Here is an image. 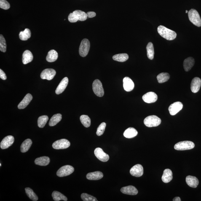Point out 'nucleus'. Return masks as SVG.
<instances>
[{
	"label": "nucleus",
	"mask_w": 201,
	"mask_h": 201,
	"mask_svg": "<svg viewBox=\"0 0 201 201\" xmlns=\"http://www.w3.org/2000/svg\"><path fill=\"white\" fill-rule=\"evenodd\" d=\"M123 193L130 195H135L138 193V190L135 187L132 186L123 187L121 189Z\"/></svg>",
	"instance_id": "nucleus-18"
},
{
	"label": "nucleus",
	"mask_w": 201,
	"mask_h": 201,
	"mask_svg": "<svg viewBox=\"0 0 201 201\" xmlns=\"http://www.w3.org/2000/svg\"><path fill=\"white\" fill-rule=\"evenodd\" d=\"M56 72L52 69H46L41 72L40 77L41 79L50 81L55 77Z\"/></svg>",
	"instance_id": "nucleus-10"
},
{
	"label": "nucleus",
	"mask_w": 201,
	"mask_h": 201,
	"mask_svg": "<svg viewBox=\"0 0 201 201\" xmlns=\"http://www.w3.org/2000/svg\"><path fill=\"white\" fill-rule=\"evenodd\" d=\"M32 144V141L29 139H26L22 143L21 146V151L22 153L27 152L30 149Z\"/></svg>",
	"instance_id": "nucleus-29"
},
{
	"label": "nucleus",
	"mask_w": 201,
	"mask_h": 201,
	"mask_svg": "<svg viewBox=\"0 0 201 201\" xmlns=\"http://www.w3.org/2000/svg\"><path fill=\"white\" fill-rule=\"evenodd\" d=\"M103 177V174L101 172L95 171L88 174L87 178L89 180H97L101 179Z\"/></svg>",
	"instance_id": "nucleus-26"
},
{
	"label": "nucleus",
	"mask_w": 201,
	"mask_h": 201,
	"mask_svg": "<svg viewBox=\"0 0 201 201\" xmlns=\"http://www.w3.org/2000/svg\"><path fill=\"white\" fill-rule=\"evenodd\" d=\"M62 116L60 114H57L54 115L51 118L49 121V125L50 126H53L58 123L61 120Z\"/></svg>",
	"instance_id": "nucleus-31"
},
{
	"label": "nucleus",
	"mask_w": 201,
	"mask_h": 201,
	"mask_svg": "<svg viewBox=\"0 0 201 201\" xmlns=\"http://www.w3.org/2000/svg\"><path fill=\"white\" fill-rule=\"evenodd\" d=\"M69 80L67 77H65L62 80L56 90V93L57 95L60 94L63 92L66 88L68 84Z\"/></svg>",
	"instance_id": "nucleus-19"
},
{
	"label": "nucleus",
	"mask_w": 201,
	"mask_h": 201,
	"mask_svg": "<svg viewBox=\"0 0 201 201\" xmlns=\"http://www.w3.org/2000/svg\"><path fill=\"white\" fill-rule=\"evenodd\" d=\"M31 36V32L28 28H25L24 31H21L19 34L20 39L22 41H26Z\"/></svg>",
	"instance_id": "nucleus-30"
},
{
	"label": "nucleus",
	"mask_w": 201,
	"mask_h": 201,
	"mask_svg": "<svg viewBox=\"0 0 201 201\" xmlns=\"http://www.w3.org/2000/svg\"><path fill=\"white\" fill-rule=\"evenodd\" d=\"M138 131L133 127H129L124 131V136L125 138L130 139L134 138L138 135Z\"/></svg>",
	"instance_id": "nucleus-27"
},
{
	"label": "nucleus",
	"mask_w": 201,
	"mask_h": 201,
	"mask_svg": "<svg viewBox=\"0 0 201 201\" xmlns=\"http://www.w3.org/2000/svg\"><path fill=\"white\" fill-rule=\"evenodd\" d=\"M49 120L47 116H42L39 118L38 120V125L40 128H43Z\"/></svg>",
	"instance_id": "nucleus-38"
},
{
	"label": "nucleus",
	"mask_w": 201,
	"mask_h": 201,
	"mask_svg": "<svg viewBox=\"0 0 201 201\" xmlns=\"http://www.w3.org/2000/svg\"><path fill=\"white\" fill-rule=\"evenodd\" d=\"M170 76L167 73H162L159 74L157 76L158 82L159 83H163L167 82L170 79Z\"/></svg>",
	"instance_id": "nucleus-35"
},
{
	"label": "nucleus",
	"mask_w": 201,
	"mask_h": 201,
	"mask_svg": "<svg viewBox=\"0 0 201 201\" xmlns=\"http://www.w3.org/2000/svg\"><path fill=\"white\" fill-rule=\"evenodd\" d=\"M130 173L132 176L136 177H140L143 174V168L140 164H137L132 167L130 170Z\"/></svg>",
	"instance_id": "nucleus-15"
},
{
	"label": "nucleus",
	"mask_w": 201,
	"mask_h": 201,
	"mask_svg": "<svg viewBox=\"0 0 201 201\" xmlns=\"http://www.w3.org/2000/svg\"><path fill=\"white\" fill-rule=\"evenodd\" d=\"M58 57V54L55 50H52L48 53L46 59L48 62H53L57 60Z\"/></svg>",
	"instance_id": "nucleus-28"
},
{
	"label": "nucleus",
	"mask_w": 201,
	"mask_h": 201,
	"mask_svg": "<svg viewBox=\"0 0 201 201\" xmlns=\"http://www.w3.org/2000/svg\"><path fill=\"white\" fill-rule=\"evenodd\" d=\"M52 196L53 200L55 201L63 200L65 201L68 200L66 196L63 195L61 193L57 191H54L52 194Z\"/></svg>",
	"instance_id": "nucleus-34"
},
{
	"label": "nucleus",
	"mask_w": 201,
	"mask_h": 201,
	"mask_svg": "<svg viewBox=\"0 0 201 201\" xmlns=\"http://www.w3.org/2000/svg\"><path fill=\"white\" fill-rule=\"evenodd\" d=\"M25 190L27 195L31 200L34 201H37L38 200L37 196L34 192L32 189H30V188L27 187L25 188Z\"/></svg>",
	"instance_id": "nucleus-36"
},
{
	"label": "nucleus",
	"mask_w": 201,
	"mask_h": 201,
	"mask_svg": "<svg viewBox=\"0 0 201 201\" xmlns=\"http://www.w3.org/2000/svg\"><path fill=\"white\" fill-rule=\"evenodd\" d=\"M71 143L68 140L61 139L57 140L53 143V148L55 149H63L69 147Z\"/></svg>",
	"instance_id": "nucleus-9"
},
{
	"label": "nucleus",
	"mask_w": 201,
	"mask_h": 201,
	"mask_svg": "<svg viewBox=\"0 0 201 201\" xmlns=\"http://www.w3.org/2000/svg\"><path fill=\"white\" fill-rule=\"evenodd\" d=\"M81 199L84 201H97L98 200L94 196L87 193H82L81 195Z\"/></svg>",
	"instance_id": "nucleus-40"
},
{
	"label": "nucleus",
	"mask_w": 201,
	"mask_h": 201,
	"mask_svg": "<svg viewBox=\"0 0 201 201\" xmlns=\"http://www.w3.org/2000/svg\"><path fill=\"white\" fill-rule=\"evenodd\" d=\"M173 201H181V199L180 197H175L173 199Z\"/></svg>",
	"instance_id": "nucleus-45"
},
{
	"label": "nucleus",
	"mask_w": 201,
	"mask_h": 201,
	"mask_svg": "<svg viewBox=\"0 0 201 201\" xmlns=\"http://www.w3.org/2000/svg\"><path fill=\"white\" fill-rule=\"evenodd\" d=\"M113 59L115 61L123 62L127 61L129 59V56L126 53L117 54L113 56Z\"/></svg>",
	"instance_id": "nucleus-33"
},
{
	"label": "nucleus",
	"mask_w": 201,
	"mask_h": 201,
	"mask_svg": "<svg viewBox=\"0 0 201 201\" xmlns=\"http://www.w3.org/2000/svg\"><path fill=\"white\" fill-rule=\"evenodd\" d=\"M33 59V54L30 51L26 50L24 52L22 57V63L24 65L30 63L32 61Z\"/></svg>",
	"instance_id": "nucleus-22"
},
{
	"label": "nucleus",
	"mask_w": 201,
	"mask_h": 201,
	"mask_svg": "<svg viewBox=\"0 0 201 201\" xmlns=\"http://www.w3.org/2000/svg\"><path fill=\"white\" fill-rule=\"evenodd\" d=\"M142 99L146 103H154L157 101L158 96L155 92H150L143 96Z\"/></svg>",
	"instance_id": "nucleus-14"
},
{
	"label": "nucleus",
	"mask_w": 201,
	"mask_h": 201,
	"mask_svg": "<svg viewBox=\"0 0 201 201\" xmlns=\"http://www.w3.org/2000/svg\"><path fill=\"white\" fill-rule=\"evenodd\" d=\"M87 13L81 10H77L73 11V13H70L68 18L69 21L71 23H74L79 20L80 21H84L87 18Z\"/></svg>",
	"instance_id": "nucleus-2"
},
{
	"label": "nucleus",
	"mask_w": 201,
	"mask_h": 201,
	"mask_svg": "<svg viewBox=\"0 0 201 201\" xmlns=\"http://www.w3.org/2000/svg\"><path fill=\"white\" fill-rule=\"evenodd\" d=\"M34 162L36 165L45 166L49 164L50 159L47 156H42L36 158L35 159Z\"/></svg>",
	"instance_id": "nucleus-25"
},
{
	"label": "nucleus",
	"mask_w": 201,
	"mask_h": 201,
	"mask_svg": "<svg viewBox=\"0 0 201 201\" xmlns=\"http://www.w3.org/2000/svg\"><path fill=\"white\" fill-rule=\"evenodd\" d=\"M147 53L148 58L150 60H152L154 58V45L152 43H148L146 46Z\"/></svg>",
	"instance_id": "nucleus-32"
},
{
	"label": "nucleus",
	"mask_w": 201,
	"mask_h": 201,
	"mask_svg": "<svg viewBox=\"0 0 201 201\" xmlns=\"http://www.w3.org/2000/svg\"><path fill=\"white\" fill-rule=\"evenodd\" d=\"M186 13H187L188 12V11H187V10H186Z\"/></svg>",
	"instance_id": "nucleus-46"
},
{
	"label": "nucleus",
	"mask_w": 201,
	"mask_h": 201,
	"mask_svg": "<svg viewBox=\"0 0 201 201\" xmlns=\"http://www.w3.org/2000/svg\"><path fill=\"white\" fill-rule=\"evenodd\" d=\"M92 89L95 94L98 97H102L104 92L101 82L98 79H96L92 84Z\"/></svg>",
	"instance_id": "nucleus-7"
},
{
	"label": "nucleus",
	"mask_w": 201,
	"mask_h": 201,
	"mask_svg": "<svg viewBox=\"0 0 201 201\" xmlns=\"http://www.w3.org/2000/svg\"><path fill=\"white\" fill-rule=\"evenodd\" d=\"M32 99L33 96L31 94H27L19 104L18 106V107L19 109H24L27 106Z\"/></svg>",
	"instance_id": "nucleus-20"
},
{
	"label": "nucleus",
	"mask_w": 201,
	"mask_h": 201,
	"mask_svg": "<svg viewBox=\"0 0 201 201\" xmlns=\"http://www.w3.org/2000/svg\"><path fill=\"white\" fill-rule=\"evenodd\" d=\"M201 86V80L200 78L195 77L193 79L191 84V91L197 93L200 90Z\"/></svg>",
	"instance_id": "nucleus-16"
},
{
	"label": "nucleus",
	"mask_w": 201,
	"mask_h": 201,
	"mask_svg": "<svg viewBox=\"0 0 201 201\" xmlns=\"http://www.w3.org/2000/svg\"><path fill=\"white\" fill-rule=\"evenodd\" d=\"M183 107V104L180 102H176L171 105L169 107V112L172 116L175 115L181 110Z\"/></svg>",
	"instance_id": "nucleus-12"
},
{
	"label": "nucleus",
	"mask_w": 201,
	"mask_h": 201,
	"mask_svg": "<svg viewBox=\"0 0 201 201\" xmlns=\"http://www.w3.org/2000/svg\"><path fill=\"white\" fill-rule=\"evenodd\" d=\"M94 154L99 160L103 162L107 161L109 159V156L107 154L105 153L101 148H97L94 151Z\"/></svg>",
	"instance_id": "nucleus-11"
},
{
	"label": "nucleus",
	"mask_w": 201,
	"mask_h": 201,
	"mask_svg": "<svg viewBox=\"0 0 201 201\" xmlns=\"http://www.w3.org/2000/svg\"><path fill=\"white\" fill-rule=\"evenodd\" d=\"M195 145L192 142L184 141L180 142L175 145L174 149L178 151L187 150L193 149Z\"/></svg>",
	"instance_id": "nucleus-5"
},
{
	"label": "nucleus",
	"mask_w": 201,
	"mask_h": 201,
	"mask_svg": "<svg viewBox=\"0 0 201 201\" xmlns=\"http://www.w3.org/2000/svg\"><path fill=\"white\" fill-rule=\"evenodd\" d=\"M123 88L126 91L130 92L133 90L135 85L132 80L128 77L124 78L123 80Z\"/></svg>",
	"instance_id": "nucleus-17"
},
{
	"label": "nucleus",
	"mask_w": 201,
	"mask_h": 201,
	"mask_svg": "<svg viewBox=\"0 0 201 201\" xmlns=\"http://www.w3.org/2000/svg\"><path fill=\"white\" fill-rule=\"evenodd\" d=\"M173 173L170 169H165L164 171L162 177L163 182L165 183H168L173 179Z\"/></svg>",
	"instance_id": "nucleus-24"
},
{
	"label": "nucleus",
	"mask_w": 201,
	"mask_h": 201,
	"mask_svg": "<svg viewBox=\"0 0 201 201\" xmlns=\"http://www.w3.org/2000/svg\"><path fill=\"white\" fill-rule=\"evenodd\" d=\"M0 50L3 52L6 51V44L5 39L2 35H0Z\"/></svg>",
	"instance_id": "nucleus-39"
},
{
	"label": "nucleus",
	"mask_w": 201,
	"mask_h": 201,
	"mask_svg": "<svg viewBox=\"0 0 201 201\" xmlns=\"http://www.w3.org/2000/svg\"><path fill=\"white\" fill-rule=\"evenodd\" d=\"M80 120L81 123L85 127H89L91 125V119L88 116L83 115L81 116L80 118Z\"/></svg>",
	"instance_id": "nucleus-37"
},
{
	"label": "nucleus",
	"mask_w": 201,
	"mask_h": 201,
	"mask_svg": "<svg viewBox=\"0 0 201 201\" xmlns=\"http://www.w3.org/2000/svg\"><path fill=\"white\" fill-rule=\"evenodd\" d=\"M0 78L4 80H5L7 79L5 73L1 69H0Z\"/></svg>",
	"instance_id": "nucleus-43"
},
{
	"label": "nucleus",
	"mask_w": 201,
	"mask_h": 201,
	"mask_svg": "<svg viewBox=\"0 0 201 201\" xmlns=\"http://www.w3.org/2000/svg\"><path fill=\"white\" fill-rule=\"evenodd\" d=\"M0 165H1V163L0 164Z\"/></svg>",
	"instance_id": "nucleus-47"
},
{
	"label": "nucleus",
	"mask_w": 201,
	"mask_h": 201,
	"mask_svg": "<svg viewBox=\"0 0 201 201\" xmlns=\"http://www.w3.org/2000/svg\"><path fill=\"white\" fill-rule=\"evenodd\" d=\"M194 63H195V60L193 57H189L186 59L183 63V66L185 71L186 72L190 71L193 66Z\"/></svg>",
	"instance_id": "nucleus-23"
},
{
	"label": "nucleus",
	"mask_w": 201,
	"mask_h": 201,
	"mask_svg": "<svg viewBox=\"0 0 201 201\" xmlns=\"http://www.w3.org/2000/svg\"><path fill=\"white\" fill-rule=\"evenodd\" d=\"M87 15L88 17L89 18H92L95 17L96 14L94 12H88L87 13Z\"/></svg>",
	"instance_id": "nucleus-44"
},
{
	"label": "nucleus",
	"mask_w": 201,
	"mask_h": 201,
	"mask_svg": "<svg viewBox=\"0 0 201 201\" xmlns=\"http://www.w3.org/2000/svg\"><path fill=\"white\" fill-rule=\"evenodd\" d=\"M186 182L187 184L190 187L194 188L197 187L199 183V180L196 177L190 175L186 177Z\"/></svg>",
	"instance_id": "nucleus-21"
},
{
	"label": "nucleus",
	"mask_w": 201,
	"mask_h": 201,
	"mask_svg": "<svg viewBox=\"0 0 201 201\" xmlns=\"http://www.w3.org/2000/svg\"><path fill=\"white\" fill-rule=\"evenodd\" d=\"M0 8L5 10H7L10 8V4L6 0H0Z\"/></svg>",
	"instance_id": "nucleus-42"
},
{
	"label": "nucleus",
	"mask_w": 201,
	"mask_h": 201,
	"mask_svg": "<svg viewBox=\"0 0 201 201\" xmlns=\"http://www.w3.org/2000/svg\"><path fill=\"white\" fill-rule=\"evenodd\" d=\"M189 20L198 27L201 26V19L198 12L194 9H191L188 12Z\"/></svg>",
	"instance_id": "nucleus-3"
},
{
	"label": "nucleus",
	"mask_w": 201,
	"mask_h": 201,
	"mask_svg": "<svg viewBox=\"0 0 201 201\" xmlns=\"http://www.w3.org/2000/svg\"><path fill=\"white\" fill-rule=\"evenodd\" d=\"M14 142V138L13 136H8L1 141L0 147L2 149H7L13 144Z\"/></svg>",
	"instance_id": "nucleus-13"
},
{
	"label": "nucleus",
	"mask_w": 201,
	"mask_h": 201,
	"mask_svg": "<svg viewBox=\"0 0 201 201\" xmlns=\"http://www.w3.org/2000/svg\"><path fill=\"white\" fill-rule=\"evenodd\" d=\"M106 126V123L103 122L100 124L99 126L98 129H97V135L98 136H100L103 135L104 133L105 129Z\"/></svg>",
	"instance_id": "nucleus-41"
},
{
	"label": "nucleus",
	"mask_w": 201,
	"mask_h": 201,
	"mask_svg": "<svg viewBox=\"0 0 201 201\" xmlns=\"http://www.w3.org/2000/svg\"><path fill=\"white\" fill-rule=\"evenodd\" d=\"M157 30L161 36L168 40H173L176 37L177 34L175 31L162 25L158 27Z\"/></svg>",
	"instance_id": "nucleus-1"
},
{
	"label": "nucleus",
	"mask_w": 201,
	"mask_h": 201,
	"mask_svg": "<svg viewBox=\"0 0 201 201\" xmlns=\"http://www.w3.org/2000/svg\"><path fill=\"white\" fill-rule=\"evenodd\" d=\"M74 171V168L72 166L66 165L62 167L57 171V175L59 177L68 176Z\"/></svg>",
	"instance_id": "nucleus-8"
},
{
	"label": "nucleus",
	"mask_w": 201,
	"mask_h": 201,
	"mask_svg": "<svg viewBox=\"0 0 201 201\" xmlns=\"http://www.w3.org/2000/svg\"><path fill=\"white\" fill-rule=\"evenodd\" d=\"M161 122V120L160 118L155 115L148 116L144 120L145 125L149 127L158 126L160 125Z\"/></svg>",
	"instance_id": "nucleus-4"
},
{
	"label": "nucleus",
	"mask_w": 201,
	"mask_h": 201,
	"mask_svg": "<svg viewBox=\"0 0 201 201\" xmlns=\"http://www.w3.org/2000/svg\"><path fill=\"white\" fill-rule=\"evenodd\" d=\"M90 43L89 40L84 39L81 41L79 48V53L82 57H86L90 49Z\"/></svg>",
	"instance_id": "nucleus-6"
}]
</instances>
